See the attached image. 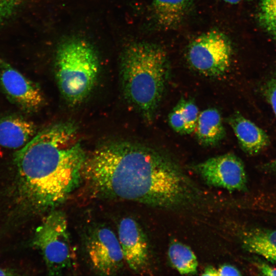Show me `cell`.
Masks as SVG:
<instances>
[{"mask_svg":"<svg viewBox=\"0 0 276 276\" xmlns=\"http://www.w3.org/2000/svg\"><path fill=\"white\" fill-rule=\"evenodd\" d=\"M233 48L224 33L212 30L194 39L189 44L187 58L191 67L209 77L221 76L230 67Z\"/></svg>","mask_w":276,"mask_h":276,"instance_id":"obj_6","label":"cell"},{"mask_svg":"<svg viewBox=\"0 0 276 276\" xmlns=\"http://www.w3.org/2000/svg\"><path fill=\"white\" fill-rule=\"evenodd\" d=\"M227 122L246 154L256 155L269 146L270 140L267 133L239 112L232 114Z\"/></svg>","mask_w":276,"mask_h":276,"instance_id":"obj_11","label":"cell"},{"mask_svg":"<svg viewBox=\"0 0 276 276\" xmlns=\"http://www.w3.org/2000/svg\"><path fill=\"white\" fill-rule=\"evenodd\" d=\"M22 0H0V25L7 20L20 6Z\"/></svg>","mask_w":276,"mask_h":276,"instance_id":"obj_22","label":"cell"},{"mask_svg":"<svg viewBox=\"0 0 276 276\" xmlns=\"http://www.w3.org/2000/svg\"><path fill=\"white\" fill-rule=\"evenodd\" d=\"M36 127L33 122L16 116L0 119V145L8 148L24 146L35 135Z\"/></svg>","mask_w":276,"mask_h":276,"instance_id":"obj_12","label":"cell"},{"mask_svg":"<svg viewBox=\"0 0 276 276\" xmlns=\"http://www.w3.org/2000/svg\"><path fill=\"white\" fill-rule=\"evenodd\" d=\"M172 265L181 274L193 275L197 273L198 263L192 250L179 241H173L168 251Z\"/></svg>","mask_w":276,"mask_h":276,"instance_id":"obj_16","label":"cell"},{"mask_svg":"<svg viewBox=\"0 0 276 276\" xmlns=\"http://www.w3.org/2000/svg\"><path fill=\"white\" fill-rule=\"evenodd\" d=\"M193 169L209 186L229 192L246 189L247 179L244 164L233 153L210 158L194 165Z\"/></svg>","mask_w":276,"mask_h":276,"instance_id":"obj_8","label":"cell"},{"mask_svg":"<svg viewBox=\"0 0 276 276\" xmlns=\"http://www.w3.org/2000/svg\"><path fill=\"white\" fill-rule=\"evenodd\" d=\"M258 18L263 28L276 38V0H260Z\"/></svg>","mask_w":276,"mask_h":276,"instance_id":"obj_17","label":"cell"},{"mask_svg":"<svg viewBox=\"0 0 276 276\" xmlns=\"http://www.w3.org/2000/svg\"><path fill=\"white\" fill-rule=\"evenodd\" d=\"M169 74L168 56L159 45L135 42L123 52L121 76L124 95L147 121L154 118Z\"/></svg>","mask_w":276,"mask_h":276,"instance_id":"obj_3","label":"cell"},{"mask_svg":"<svg viewBox=\"0 0 276 276\" xmlns=\"http://www.w3.org/2000/svg\"><path fill=\"white\" fill-rule=\"evenodd\" d=\"M259 272L263 275H276V267L263 262L255 263Z\"/></svg>","mask_w":276,"mask_h":276,"instance_id":"obj_23","label":"cell"},{"mask_svg":"<svg viewBox=\"0 0 276 276\" xmlns=\"http://www.w3.org/2000/svg\"><path fill=\"white\" fill-rule=\"evenodd\" d=\"M118 239L125 262L138 273L146 272L150 262L147 237L138 222L131 217L123 218L118 227Z\"/></svg>","mask_w":276,"mask_h":276,"instance_id":"obj_10","label":"cell"},{"mask_svg":"<svg viewBox=\"0 0 276 276\" xmlns=\"http://www.w3.org/2000/svg\"><path fill=\"white\" fill-rule=\"evenodd\" d=\"M260 91L276 117V74L270 76L262 83Z\"/></svg>","mask_w":276,"mask_h":276,"instance_id":"obj_19","label":"cell"},{"mask_svg":"<svg viewBox=\"0 0 276 276\" xmlns=\"http://www.w3.org/2000/svg\"><path fill=\"white\" fill-rule=\"evenodd\" d=\"M192 0H153L152 11L156 24L165 30L176 29L187 16Z\"/></svg>","mask_w":276,"mask_h":276,"instance_id":"obj_13","label":"cell"},{"mask_svg":"<svg viewBox=\"0 0 276 276\" xmlns=\"http://www.w3.org/2000/svg\"><path fill=\"white\" fill-rule=\"evenodd\" d=\"M33 243L40 251L50 275H61L72 266L73 251L64 214L50 213L36 228Z\"/></svg>","mask_w":276,"mask_h":276,"instance_id":"obj_5","label":"cell"},{"mask_svg":"<svg viewBox=\"0 0 276 276\" xmlns=\"http://www.w3.org/2000/svg\"><path fill=\"white\" fill-rule=\"evenodd\" d=\"M88 262L97 274L113 275L125 262L118 237L109 227L99 225L90 229L85 239Z\"/></svg>","mask_w":276,"mask_h":276,"instance_id":"obj_7","label":"cell"},{"mask_svg":"<svg viewBox=\"0 0 276 276\" xmlns=\"http://www.w3.org/2000/svg\"><path fill=\"white\" fill-rule=\"evenodd\" d=\"M262 167L266 171L276 173V158L265 163Z\"/></svg>","mask_w":276,"mask_h":276,"instance_id":"obj_24","label":"cell"},{"mask_svg":"<svg viewBox=\"0 0 276 276\" xmlns=\"http://www.w3.org/2000/svg\"><path fill=\"white\" fill-rule=\"evenodd\" d=\"M222 1L229 4H237L244 0H222Z\"/></svg>","mask_w":276,"mask_h":276,"instance_id":"obj_26","label":"cell"},{"mask_svg":"<svg viewBox=\"0 0 276 276\" xmlns=\"http://www.w3.org/2000/svg\"><path fill=\"white\" fill-rule=\"evenodd\" d=\"M199 143L205 147L218 144L225 136L221 115L216 108H209L198 116L194 130Z\"/></svg>","mask_w":276,"mask_h":276,"instance_id":"obj_14","label":"cell"},{"mask_svg":"<svg viewBox=\"0 0 276 276\" xmlns=\"http://www.w3.org/2000/svg\"><path fill=\"white\" fill-rule=\"evenodd\" d=\"M0 85L8 99L27 113L37 111L45 99L39 85L0 60Z\"/></svg>","mask_w":276,"mask_h":276,"instance_id":"obj_9","label":"cell"},{"mask_svg":"<svg viewBox=\"0 0 276 276\" xmlns=\"http://www.w3.org/2000/svg\"><path fill=\"white\" fill-rule=\"evenodd\" d=\"M86 155L74 124L60 123L41 131L14 155L25 195L41 208L60 204L81 182Z\"/></svg>","mask_w":276,"mask_h":276,"instance_id":"obj_2","label":"cell"},{"mask_svg":"<svg viewBox=\"0 0 276 276\" xmlns=\"http://www.w3.org/2000/svg\"><path fill=\"white\" fill-rule=\"evenodd\" d=\"M14 272L10 269L0 268V275H13L16 273Z\"/></svg>","mask_w":276,"mask_h":276,"instance_id":"obj_25","label":"cell"},{"mask_svg":"<svg viewBox=\"0 0 276 276\" xmlns=\"http://www.w3.org/2000/svg\"><path fill=\"white\" fill-rule=\"evenodd\" d=\"M203 275H241V273L236 267L230 264H223L218 268L213 266L206 267L203 273Z\"/></svg>","mask_w":276,"mask_h":276,"instance_id":"obj_21","label":"cell"},{"mask_svg":"<svg viewBox=\"0 0 276 276\" xmlns=\"http://www.w3.org/2000/svg\"><path fill=\"white\" fill-rule=\"evenodd\" d=\"M99 69L97 54L87 41L71 38L59 45L55 57V77L62 96L70 105H77L89 95Z\"/></svg>","mask_w":276,"mask_h":276,"instance_id":"obj_4","label":"cell"},{"mask_svg":"<svg viewBox=\"0 0 276 276\" xmlns=\"http://www.w3.org/2000/svg\"><path fill=\"white\" fill-rule=\"evenodd\" d=\"M82 177L97 196L173 209L192 202L198 191L170 157L128 142L101 145L86 154Z\"/></svg>","mask_w":276,"mask_h":276,"instance_id":"obj_1","label":"cell"},{"mask_svg":"<svg viewBox=\"0 0 276 276\" xmlns=\"http://www.w3.org/2000/svg\"><path fill=\"white\" fill-rule=\"evenodd\" d=\"M241 244L245 250L276 263V229L256 228L246 231L241 236Z\"/></svg>","mask_w":276,"mask_h":276,"instance_id":"obj_15","label":"cell"},{"mask_svg":"<svg viewBox=\"0 0 276 276\" xmlns=\"http://www.w3.org/2000/svg\"><path fill=\"white\" fill-rule=\"evenodd\" d=\"M168 122L170 127L176 132L180 134H187L186 122L178 102L169 114Z\"/></svg>","mask_w":276,"mask_h":276,"instance_id":"obj_20","label":"cell"},{"mask_svg":"<svg viewBox=\"0 0 276 276\" xmlns=\"http://www.w3.org/2000/svg\"><path fill=\"white\" fill-rule=\"evenodd\" d=\"M180 104L183 119L186 122L187 134L195 130L199 116L198 108L192 99H180Z\"/></svg>","mask_w":276,"mask_h":276,"instance_id":"obj_18","label":"cell"}]
</instances>
